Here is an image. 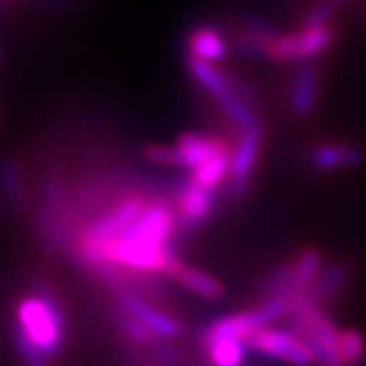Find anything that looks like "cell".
Instances as JSON below:
<instances>
[{
  "mask_svg": "<svg viewBox=\"0 0 366 366\" xmlns=\"http://www.w3.org/2000/svg\"><path fill=\"white\" fill-rule=\"evenodd\" d=\"M16 340L25 342L45 358H55L66 338V317L47 289L26 295L16 307Z\"/></svg>",
  "mask_w": 366,
  "mask_h": 366,
  "instance_id": "6da1fadb",
  "label": "cell"
},
{
  "mask_svg": "<svg viewBox=\"0 0 366 366\" xmlns=\"http://www.w3.org/2000/svg\"><path fill=\"white\" fill-rule=\"evenodd\" d=\"M336 43L332 26L297 29L293 33H279L269 43V59L274 64H312Z\"/></svg>",
  "mask_w": 366,
  "mask_h": 366,
  "instance_id": "7a4b0ae2",
  "label": "cell"
},
{
  "mask_svg": "<svg viewBox=\"0 0 366 366\" xmlns=\"http://www.w3.org/2000/svg\"><path fill=\"white\" fill-rule=\"evenodd\" d=\"M267 139V127L264 122H257L247 131L240 132L230 159V173L226 179V196L228 199H242L249 196L252 187L254 169L261 159L262 144Z\"/></svg>",
  "mask_w": 366,
  "mask_h": 366,
  "instance_id": "3957f363",
  "label": "cell"
},
{
  "mask_svg": "<svg viewBox=\"0 0 366 366\" xmlns=\"http://www.w3.org/2000/svg\"><path fill=\"white\" fill-rule=\"evenodd\" d=\"M247 344H249L250 352L259 354L269 360L287 362L291 366L315 365L312 348L289 327H259L247 338Z\"/></svg>",
  "mask_w": 366,
  "mask_h": 366,
  "instance_id": "277c9868",
  "label": "cell"
},
{
  "mask_svg": "<svg viewBox=\"0 0 366 366\" xmlns=\"http://www.w3.org/2000/svg\"><path fill=\"white\" fill-rule=\"evenodd\" d=\"M114 295H117V310L137 317L161 340H177L183 336L185 327L182 322L169 312L161 310L157 303H153L149 297H144L132 289H120V291H114Z\"/></svg>",
  "mask_w": 366,
  "mask_h": 366,
  "instance_id": "5b68a950",
  "label": "cell"
},
{
  "mask_svg": "<svg viewBox=\"0 0 366 366\" xmlns=\"http://www.w3.org/2000/svg\"><path fill=\"white\" fill-rule=\"evenodd\" d=\"M366 161V151L356 143L346 141H327L315 143L307 151V163L317 171L332 173L360 167Z\"/></svg>",
  "mask_w": 366,
  "mask_h": 366,
  "instance_id": "8992f818",
  "label": "cell"
},
{
  "mask_svg": "<svg viewBox=\"0 0 366 366\" xmlns=\"http://www.w3.org/2000/svg\"><path fill=\"white\" fill-rule=\"evenodd\" d=\"M185 66H187V71L192 74V78L202 86V90L206 92L209 98H214L216 102L228 98L234 92L247 88L242 81H238L230 74H226L220 67H216V64L206 61V59H199V57L192 55V53H187Z\"/></svg>",
  "mask_w": 366,
  "mask_h": 366,
  "instance_id": "52a82bcc",
  "label": "cell"
},
{
  "mask_svg": "<svg viewBox=\"0 0 366 366\" xmlns=\"http://www.w3.org/2000/svg\"><path fill=\"white\" fill-rule=\"evenodd\" d=\"M322 76L314 64L301 66L289 88V110L295 118L312 117L320 102Z\"/></svg>",
  "mask_w": 366,
  "mask_h": 366,
  "instance_id": "ba28073f",
  "label": "cell"
},
{
  "mask_svg": "<svg viewBox=\"0 0 366 366\" xmlns=\"http://www.w3.org/2000/svg\"><path fill=\"white\" fill-rule=\"evenodd\" d=\"M350 277H352V269H350L348 262H332V264H326L322 269V273L317 274L314 283L305 289V293L317 305H322V307L327 310L348 289Z\"/></svg>",
  "mask_w": 366,
  "mask_h": 366,
  "instance_id": "9c48e42d",
  "label": "cell"
},
{
  "mask_svg": "<svg viewBox=\"0 0 366 366\" xmlns=\"http://www.w3.org/2000/svg\"><path fill=\"white\" fill-rule=\"evenodd\" d=\"M169 279L175 281L182 289L189 291L192 295L202 297V300L206 301H220L224 297V291H226L220 279H216L214 274L206 273L202 269L185 264L183 259L175 264Z\"/></svg>",
  "mask_w": 366,
  "mask_h": 366,
  "instance_id": "30bf717a",
  "label": "cell"
},
{
  "mask_svg": "<svg viewBox=\"0 0 366 366\" xmlns=\"http://www.w3.org/2000/svg\"><path fill=\"white\" fill-rule=\"evenodd\" d=\"M175 144L182 151L185 169L189 171L230 149L228 143L220 137H208V134H197V132H185L177 139Z\"/></svg>",
  "mask_w": 366,
  "mask_h": 366,
  "instance_id": "8fae6325",
  "label": "cell"
},
{
  "mask_svg": "<svg viewBox=\"0 0 366 366\" xmlns=\"http://www.w3.org/2000/svg\"><path fill=\"white\" fill-rule=\"evenodd\" d=\"M187 49L199 59L218 64L228 55V43L218 26L199 25L189 31L187 35Z\"/></svg>",
  "mask_w": 366,
  "mask_h": 366,
  "instance_id": "7c38bea8",
  "label": "cell"
},
{
  "mask_svg": "<svg viewBox=\"0 0 366 366\" xmlns=\"http://www.w3.org/2000/svg\"><path fill=\"white\" fill-rule=\"evenodd\" d=\"M199 346L209 366H247V358L250 354L247 340H236V338L214 340Z\"/></svg>",
  "mask_w": 366,
  "mask_h": 366,
  "instance_id": "4fadbf2b",
  "label": "cell"
},
{
  "mask_svg": "<svg viewBox=\"0 0 366 366\" xmlns=\"http://www.w3.org/2000/svg\"><path fill=\"white\" fill-rule=\"evenodd\" d=\"M326 267V259L320 250L305 249L291 261V274H293V291L300 295L301 291L310 287L315 277Z\"/></svg>",
  "mask_w": 366,
  "mask_h": 366,
  "instance_id": "5bb4252c",
  "label": "cell"
},
{
  "mask_svg": "<svg viewBox=\"0 0 366 366\" xmlns=\"http://www.w3.org/2000/svg\"><path fill=\"white\" fill-rule=\"evenodd\" d=\"M230 159H232V149H228V151L212 157L206 163H202L199 167L192 169V173H189L192 182L202 185V187H208V189H218L228 179Z\"/></svg>",
  "mask_w": 366,
  "mask_h": 366,
  "instance_id": "9a60e30c",
  "label": "cell"
},
{
  "mask_svg": "<svg viewBox=\"0 0 366 366\" xmlns=\"http://www.w3.org/2000/svg\"><path fill=\"white\" fill-rule=\"evenodd\" d=\"M117 326L120 327V332H122L124 340L134 344L137 348H147V346H153V344L161 342V338L155 336V334H153L149 327L144 326V324H141L137 317L124 314V312H120V310H118V315H117Z\"/></svg>",
  "mask_w": 366,
  "mask_h": 366,
  "instance_id": "2e32d148",
  "label": "cell"
},
{
  "mask_svg": "<svg viewBox=\"0 0 366 366\" xmlns=\"http://www.w3.org/2000/svg\"><path fill=\"white\" fill-rule=\"evenodd\" d=\"M0 185L4 196L9 197L11 202L19 204L25 197V179H23V171L19 167V163L9 159L2 163L0 167Z\"/></svg>",
  "mask_w": 366,
  "mask_h": 366,
  "instance_id": "e0dca14e",
  "label": "cell"
},
{
  "mask_svg": "<svg viewBox=\"0 0 366 366\" xmlns=\"http://www.w3.org/2000/svg\"><path fill=\"white\" fill-rule=\"evenodd\" d=\"M338 350H340L342 362L344 366H356L365 360L366 344L360 332L356 330H342L340 342H338Z\"/></svg>",
  "mask_w": 366,
  "mask_h": 366,
  "instance_id": "ac0fdd59",
  "label": "cell"
},
{
  "mask_svg": "<svg viewBox=\"0 0 366 366\" xmlns=\"http://www.w3.org/2000/svg\"><path fill=\"white\" fill-rule=\"evenodd\" d=\"M338 13V4L332 0H315L314 4L301 16V29H320V26H332Z\"/></svg>",
  "mask_w": 366,
  "mask_h": 366,
  "instance_id": "d6986e66",
  "label": "cell"
},
{
  "mask_svg": "<svg viewBox=\"0 0 366 366\" xmlns=\"http://www.w3.org/2000/svg\"><path fill=\"white\" fill-rule=\"evenodd\" d=\"M143 157L153 163V165H163V167H182L185 169L182 151L177 144H147L143 149Z\"/></svg>",
  "mask_w": 366,
  "mask_h": 366,
  "instance_id": "ffe728a7",
  "label": "cell"
},
{
  "mask_svg": "<svg viewBox=\"0 0 366 366\" xmlns=\"http://www.w3.org/2000/svg\"><path fill=\"white\" fill-rule=\"evenodd\" d=\"M238 23V31H247V33H252L257 37H262V39H273L279 35V31L274 29L273 23H269L267 19L262 16H254V14H240L236 19Z\"/></svg>",
  "mask_w": 366,
  "mask_h": 366,
  "instance_id": "44dd1931",
  "label": "cell"
},
{
  "mask_svg": "<svg viewBox=\"0 0 366 366\" xmlns=\"http://www.w3.org/2000/svg\"><path fill=\"white\" fill-rule=\"evenodd\" d=\"M332 2H336V4L340 6V4H346V2H352V0H332Z\"/></svg>",
  "mask_w": 366,
  "mask_h": 366,
  "instance_id": "7402d4cb",
  "label": "cell"
}]
</instances>
